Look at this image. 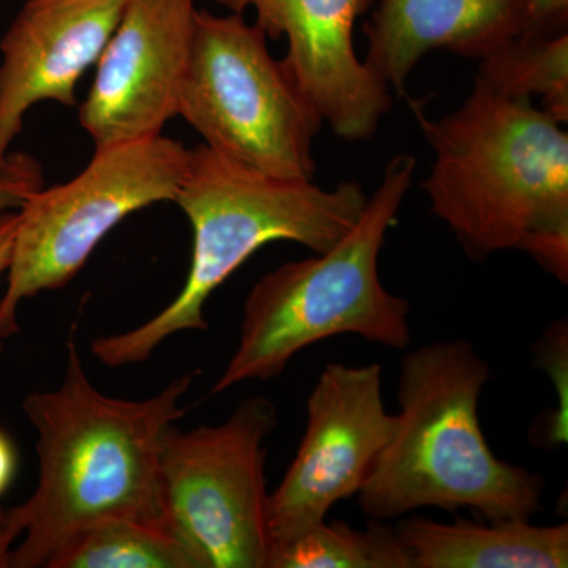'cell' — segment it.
<instances>
[{
    "label": "cell",
    "mask_w": 568,
    "mask_h": 568,
    "mask_svg": "<svg viewBox=\"0 0 568 568\" xmlns=\"http://www.w3.org/2000/svg\"><path fill=\"white\" fill-rule=\"evenodd\" d=\"M190 151L159 136L95 148L78 178L40 189L18 211L6 291L0 297V339L20 332L22 302L67 286L100 242L132 213L175 200Z\"/></svg>",
    "instance_id": "7"
},
{
    "label": "cell",
    "mask_w": 568,
    "mask_h": 568,
    "mask_svg": "<svg viewBox=\"0 0 568 568\" xmlns=\"http://www.w3.org/2000/svg\"><path fill=\"white\" fill-rule=\"evenodd\" d=\"M278 413L265 396L239 403L223 424L162 437V521L196 568H268L265 457Z\"/></svg>",
    "instance_id": "8"
},
{
    "label": "cell",
    "mask_w": 568,
    "mask_h": 568,
    "mask_svg": "<svg viewBox=\"0 0 568 568\" xmlns=\"http://www.w3.org/2000/svg\"><path fill=\"white\" fill-rule=\"evenodd\" d=\"M18 455L17 448L7 433L0 429V497L6 495L17 474Z\"/></svg>",
    "instance_id": "22"
},
{
    "label": "cell",
    "mask_w": 568,
    "mask_h": 568,
    "mask_svg": "<svg viewBox=\"0 0 568 568\" xmlns=\"http://www.w3.org/2000/svg\"><path fill=\"white\" fill-rule=\"evenodd\" d=\"M534 24L529 0H379L364 26L366 69L399 95L432 50L481 61Z\"/></svg>",
    "instance_id": "13"
},
{
    "label": "cell",
    "mask_w": 568,
    "mask_h": 568,
    "mask_svg": "<svg viewBox=\"0 0 568 568\" xmlns=\"http://www.w3.org/2000/svg\"><path fill=\"white\" fill-rule=\"evenodd\" d=\"M536 29L567 31L568 0H529Z\"/></svg>",
    "instance_id": "20"
},
{
    "label": "cell",
    "mask_w": 568,
    "mask_h": 568,
    "mask_svg": "<svg viewBox=\"0 0 568 568\" xmlns=\"http://www.w3.org/2000/svg\"><path fill=\"white\" fill-rule=\"evenodd\" d=\"M48 568H196L164 526L106 518L80 530Z\"/></svg>",
    "instance_id": "16"
},
{
    "label": "cell",
    "mask_w": 568,
    "mask_h": 568,
    "mask_svg": "<svg viewBox=\"0 0 568 568\" xmlns=\"http://www.w3.org/2000/svg\"><path fill=\"white\" fill-rule=\"evenodd\" d=\"M194 14V0H125L80 108L95 148L159 136L178 115Z\"/></svg>",
    "instance_id": "10"
},
{
    "label": "cell",
    "mask_w": 568,
    "mask_h": 568,
    "mask_svg": "<svg viewBox=\"0 0 568 568\" xmlns=\"http://www.w3.org/2000/svg\"><path fill=\"white\" fill-rule=\"evenodd\" d=\"M416 173V159L395 155L358 222L331 250L280 265L246 295L237 347L212 387L223 394L245 381L282 375L306 347L339 335L405 349L410 304L388 293L377 263Z\"/></svg>",
    "instance_id": "5"
},
{
    "label": "cell",
    "mask_w": 568,
    "mask_h": 568,
    "mask_svg": "<svg viewBox=\"0 0 568 568\" xmlns=\"http://www.w3.org/2000/svg\"><path fill=\"white\" fill-rule=\"evenodd\" d=\"M394 429L381 365H325L306 398L297 454L268 495L272 548L321 525L335 504L357 495Z\"/></svg>",
    "instance_id": "9"
},
{
    "label": "cell",
    "mask_w": 568,
    "mask_h": 568,
    "mask_svg": "<svg viewBox=\"0 0 568 568\" xmlns=\"http://www.w3.org/2000/svg\"><path fill=\"white\" fill-rule=\"evenodd\" d=\"M231 13L253 10L267 37L287 40L293 80L335 134L364 141L392 110L388 88L354 50V26L376 0H215Z\"/></svg>",
    "instance_id": "11"
},
{
    "label": "cell",
    "mask_w": 568,
    "mask_h": 568,
    "mask_svg": "<svg viewBox=\"0 0 568 568\" xmlns=\"http://www.w3.org/2000/svg\"><path fill=\"white\" fill-rule=\"evenodd\" d=\"M43 189V170L32 156L10 153L0 168V213L20 211L33 193Z\"/></svg>",
    "instance_id": "19"
},
{
    "label": "cell",
    "mask_w": 568,
    "mask_h": 568,
    "mask_svg": "<svg viewBox=\"0 0 568 568\" xmlns=\"http://www.w3.org/2000/svg\"><path fill=\"white\" fill-rule=\"evenodd\" d=\"M489 377L488 361L465 339L405 355L394 435L355 495L366 517L465 507L496 521L544 510V476L497 458L481 432L478 399Z\"/></svg>",
    "instance_id": "3"
},
{
    "label": "cell",
    "mask_w": 568,
    "mask_h": 568,
    "mask_svg": "<svg viewBox=\"0 0 568 568\" xmlns=\"http://www.w3.org/2000/svg\"><path fill=\"white\" fill-rule=\"evenodd\" d=\"M123 6L125 0H24L0 40V168L36 104H77L78 81L99 61Z\"/></svg>",
    "instance_id": "12"
},
{
    "label": "cell",
    "mask_w": 568,
    "mask_h": 568,
    "mask_svg": "<svg viewBox=\"0 0 568 568\" xmlns=\"http://www.w3.org/2000/svg\"><path fill=\"white\" fill-rule=\"evenodd\" d=\"M538 366L552 377L558 387V409L547 420L536 425L532 439L536 446L556 448L567 443V373L568 325L556 321L532 347Z\"/></svg>",
    "instance_id": "18"
},
{
    "label": "cell",
    "mask_w": 568,
    "mask_h": 568,
    "mask_svg": "<svg viewBox=\"0 0 568 568\" xmlns=\"http://www.w3.org/2000/svg\"><path fill=\"white\" fill-rule=\"evenodd\" d=\"M268 568H410V560L395 526L372 518L364 530L321 523L272 548Z\"/></svg>",
    "instance_id": "17"
},
{
    "label": "cell",
    "mask_w": 568,
    "mask_h": 568,
    "mask_svg": "<svg viewBox=\"0 0 568 568\" xmlns=\"http://www.w3.org/2000/svg\"><path fill=\"white\" fill-rule=\"evenodd\" d=\"M17 537L7 525L6 508L0 507V568H10V555Z\"/></svg>",
    "instance_id": "23"
},
{
    "label": "cell",
    "mask_w": 568,
    "mask_h": 568,
    "mask_svg": "<svg viewBox=\"0 0 568 568\" xmlns=\"http://www.w3.org/2000/svg\"><path fill=\"white\" fill-rule=\"evenodd\" d=\"M435 153L424 183L432 212L473 261L519 250L568 282V133L532 100L476 78L465 103L433 121L410 100Z\"/></svg>",
    "instance_id": "2"
},
{
    "label": "cell",
    "mask_w": 568,
    "mask_h": 568,
    "mask_svg": "<svg viewBox=\"0 0 568 568\" xmlns=\"http://www.w3.org/2000/svg\"><path fill=\"white\" fill-rule=\"evenodd\" d=\"M174 203L193 231L185 284L152 320L92 343L93 355L104 366L142 364L171 336L207 331L209 298L257 250L287 241L325 253L353 230L368 196L357 182L324 190L313 181L254 173L201 144L190 151Z\"/></svg>",
    "instance_id": "4"
},
{
    "label": "cell",
    "mask_w": 568,
    "mask_h": 568,
    "mask_svg": "<svg viewBox=\"0 0 568 568\" xmlns=\"http://www.w3.org/2000/svg\"><path fill=\"white\" fill-rule=\"evenodd\" d=\"M178 115L204 145L246 170L313 181V142L323 118L272 58L267 33L241 13L196 10Z\"/></svg>",
    "instance_id": "6"
},
{
    "label": "cell",
    "mask_w": 568,
    "mask_h": 568,
    "mask_svg": "<svg viewBox=\"0 0 568 568\" xmlns=\"http://www.w3.org/2000/svg\"><path fill=\"white\" fill-rule=\"evenodd\" d=\"M17 223L18 211L0 213V282L9 271ZM3 346H6V343L0 339V353H2Z\"/></svg>",
    "instance_id": "21"
},
{
    "label": "cell",
    "mask_w": 568,
    "mask_h": 568,
    "mask_svg": "<svg viewBox=\"0 0 568 568\" xmlns=\"http://www.w3.org/2000/svg\"><path fill=\"white\" fill-rule=\"evenodd\" d=\"M478 80L515 99L540 97L541 110L568 121V33L528 29L481 59Z\"/></svg>",
    "instance_id": "15"
},
{
    "label": "cell",
    "mask_w": 568,
    "mask_h": 568,
    "mask_svg": "<svg viewBox=\"0 0 568 568\" xmlns=\"http://www.w3.org/2000/svg\"><path fill=\"white\" fill-rule=\"evenodd\" d=\"M410 568H566L568 525L537 526L530 519L410 517L395 525Z\"/></svg>",
    "instance_id": "14"
},
{
    "label": "cell",
    "mask_w": 568,
    "mask_h": 568,
    "mask_svg": "<svg viewBox=\"0 0 568 568\" xmlns=\"http://www.w3.org/2000/svg\"><path fill=\"white\" fill-rule=\"evenodd\" d=\"M71 331L62 383L32 392L22 413L37 433L39 481L24 503L6 508L17 544L10 568H48L80 530L106 518L163 526L159 457L164 432L200 372L145 399L112 398L85 375Z\"/></svg>",
    "instance_id": "1"
}]
</instances>
